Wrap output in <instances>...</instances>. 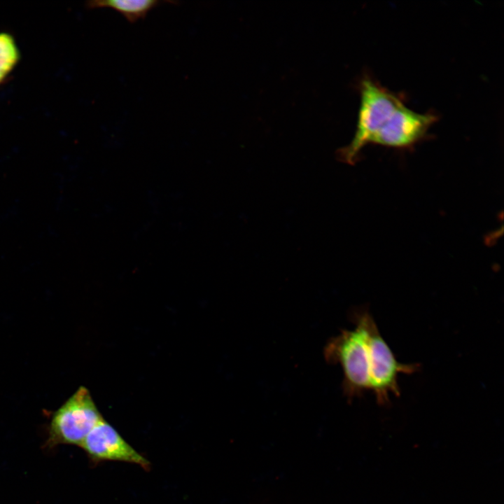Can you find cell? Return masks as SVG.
I'll use <instances>...</instances> for the list:
<instances>
[{"mask_svg": "<svg viewBox=\"0 0 504 504\" xmlns=\"http://www.w3.org/2000/svg\"><path fill=\"white\" fill-rule=\"evenodd\" d=\"M353 323L363 332L368 346L370 363V391L381 405L389 402L390 395L400 396V374H412L419 370L418 363H402L382 336L377 323L367 309L353 312Z\"/></svg>", "mask_w": 504, "mask_h": 504, "instance_id": "cell-1", "label": "cell"}, {"mask_svg": "<svg viewBox=\"0 0 504 504\" xmlns=\"http://www.w3.org/2000/svg\"><path fill=\"white\" fill-rule=\"evenodd\" d=\"M359 90L360 104L354 136L337 151L340 160L350 164L358 160L362 149L370 144L374 135L404 104L398 96L368 77L361 80Z\"/></svg>", "mask_w": 504, "mask_h": 504, "instance_id": "cell-2", "label": "cell"}, {"mask_svg": "<svg viewBox=\"0 0 504 504\" xmlns=\"http://www.w3.org/2000/svg\"><path fill=\"white\" fill-rule=\"evenodd\" d=\"M324 357L329 363L341 366L342 390L346 398L359 397L370 389L368 350L358 327L343 330L330 338L324 348Z\"/></svg>", "mask_w": 504, "mask_h": 504, "instance_id": "cell-3", "label": "cell"}, {"mask_svg": "<svg viewBox=\"0 0 504 504\" xmlns=\"http://www.w3.org/2000/svg\"><path fill=\"white\" fill-rule=\"evenodd\" d=\"M89 391L79 387L52 414L46 445L79 446L87 435L102 419Z\"/></svg>", "mask_w": 504, "mask_h": 504, "instance_id": "cell-4", "label": "cell"}, {"mask_svg": "<svg viewBox=\"0 0 504 504\" xmlns=\"http://www.w3.org/2000/svg\"><path fill=\"white\" fill-rule=\"evenodd\" d=\"M94 463L121 461L148 470L150 463L132 447L104 418L99 420L80 445Z\"/></svg>", "mask_w": 504, "mask_h": 504, "instance_id": "cell-5", "label": "cell"}, {"mask_svg": "<svg viewBox=\"0 0 504 504\" xmlns=\"http://www.w3.org/2000/svg\"><path fill=\"white\" fill-rule=\"evenodd\" d=\"M436 120V115L415 112L404 104L374 135L370 144L396 148H410L426 136L428 129Z\"/></svg>", "mask_w": 504, "mask_h": 504, "instance_id": "cell-6", "label": "cell"}, {"mask_svg": "<svg viewBox=\"0 0 504 504\" xmlns=\"http://www.w3.org/2000/svg\"><path fill=\"white\" fill-rule=\"evenodd\" d=\"M163 3L178 4L174 1L158 0H103L88 1L89 8H109L123 15L130 23L144 19L150 10Z\"/></svg>", "mask_w": 504, "mask_h": 504, "instance_id": "cell-7", "label": "cell"}, {"mask_svg": "<svg viewBox=\"0 0 504 504\" xmlns=\"http://www.w3.org/2000/svg\"><path fill=\"white\" fill-rule=\"evenodd\" d=\"M21 57L17 41L9 32H0V86L6 83Z\"/></svg>", "mask_w": 504, "mask_h": 504, "instance_id": "cell-8", "label": "cell"}]
</instances>
